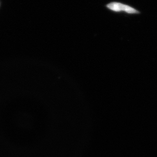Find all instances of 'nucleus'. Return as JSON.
I'll return each mask as SVG.
<instances>
[{
    "instance_id": "1",
    "label": "nucleus",
    "mask_w": 157,
    "mask_h": 157,
    "mask_svg": "<svg viewBox=\"0 0 157 157\" xmlns=\"http://www.w3.org/2000/svg\"><path fill=\"white\" fill-rule=\"evenodd\" d=\"M108 9L115 11H124L130 14H137L139 12L130 6L124 5L120 3L112 2L107 5Z\"/></svg>"
}]
</instances>
